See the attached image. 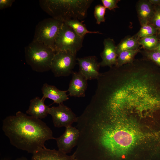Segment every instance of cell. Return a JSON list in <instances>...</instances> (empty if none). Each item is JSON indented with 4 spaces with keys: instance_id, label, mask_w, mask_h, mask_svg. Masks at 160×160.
I'll list each match as a JSON object with an SVG mask.
<instances>
[{
    "instance_id": "cell-1",
    "label": "cell",
    "mask_w": 160,
    "mask_h": 160,
    "mask_svg": "<svg viewBox=\"0 0 160 160\" xmlns=\"http://www.w3.org/2000/svg\"><path fill=\"white\" fill-rule=\"evenodd\" d=\"M2 129L12 145L32 154L45 147L46 141L55 139L51 129L41 119L20 111L4 119Z\"/></svg>"
},
{
    "instance_id": "cell-2",
    "label": "cell",
    "mask_w": 160,
    "mask_h": 160,
    "mask_svg": "<svg viewBox=\"0 0 160 160\" xmlns=\"http://www.w3.org/2000/svg\"><path fill=\"white\" fill-rule=\"evenodd\" d=\"M92 0H39L41 8L52 17L63 22L71 19H84Z\"/></svg>"
},
{
    "instance_id": "cell-3",
    "label": "cell",
    "mask_w": 160,
    "mask_h": 160,
    "mask_svg": "<svg viewBox=\"0 0 160 160\" xmlns=\"http://www.w3.org/2000/svg\"><path fill=\"white\" fill-rule=\"evenodd\" d=\"M55 52L51 48L33 40L25 48L26 63L33 71L40 73L51 70Z\"/></svg>"
},
{
    "instance_id": "cell-4",
    "label": "cell",
    "mask_w": 160,
    "mask_h": 160,
    "mask_svg": "<svg viewBox=\"0 0 160 160\" xmlns=\"http://www.w3.org/2000/svg\"><path fill=\"white\" fill-rule=\"evenodd\" d=\"M63 23L52 17L41 21L36 26L33 40L41 43L55 51L56 39Z\"/></svg>"
},
{
    "instance_id": "cell-5",
    "label": "cell",
    "mask_w": 160,
    "mask_h": 160,
    "mask_svg": "<svg viewBox=\"0 0 160 160\" xmlns=\"http://www.w3.org/2000/svg\"><path fill=\"white\" fill-rule=\"evenodd\" d=\"M84 39L63 23L56 39L55 50H68L76 53L82 47Z\"/></svg>"
},
{
    "instance_id": "cell-6",
    "label": "cell",
    "mask_w": 160,
    "mask_h": 160,
    "mask_svg": "<svg viewBox=\"0 0 160 160\" xmlns=\"http://www.w3.org/2000/svg\"><path fill=\"white\" fill-rule=\"evenodd\" d=\"M76 54L68 50L56 52L50 70L55 77L66 76L72 73L76 63Z\"/></svg>"
},
{
    "instance_id": "cell-7",
    "label": "cell",
    "mask_w": 160,
    "mask_h": 160,
    "mask_svg": "<svg viewBox=\"0 0 160 160\" xmlns=\"http://www.w3.org/2000/svg\"><path fill=\"white\" fill-rule=\"evenodd\" d=\"M49 114L52 116L54 126L57 128L72 126L78 119V117L71 109L63 103L57 106L49 107Z\"/></svg>"
},
{
    "instance_id": "cell-8",
    "label": "cell",
    "mask_w": 160,
    "mask_h": 160,
    "mask_svg": "<svg viewBox=\"0 0 160 160\" xmlns=\"http://www.w3.org/2000/svg\"><path fill=\"white\" fill-rule=\"evenodd\" d=\"M80 133L76 128L71 126L65 128L64 133L55 138L58 150L65 154L70 153L77 145Z\"/></svg>"
},
{
    "instance_id": "cell-9",
    "label": "cell",
    "mask_w": 160,
    "mask_h": 160,
    "mask_svg": "<svg viewBox=\"0 0 160 160\" xmlns=\"http://www.w3.org/2000/svg\"><path fill=\"white\" fill-rule=\"evenodd\" d=\"M76 60L79 67V72L87 80L98 79L100 74V65L95 56L78 58Z\"/></svg>"
},
{
    "instance_id": "cell-10",
    "label": "cell",
    "mask_w": 160,
    "mask_h": 160,
    "mask_svg": "<svg viewBox=\"0 0 160 160\" xmlns=\"http://www.w3.org/2000/svg\"><path fill=\"white\" fill-rule=\"evenodd\" d=\"M103 43L104 47L100 54L102 60L100 63V66H108L111 68L116 63L118 56L116 46L113 39L109 38L105 39Z\"/></svg>"
},
{
    "instance_id": "cell-11",
    "label": "cell",
    "mask_w": 160,
    "mask_h": 160,
    "mask_svg": "<svg viewBox=\"0 0 160 160\" xmlns=\"http://www.w3.org/2000/svg\"><path fill=\"white\" fill-rule=\"evenodd\" d=\"M68 91L71 97H84L87 87V80L79 72H73Z\"/></svg>"
},
{
    "instance_id": "cell-12",
    "label": "cell",
    "mask_w": 160,
    "mask_h": 160,
    "mask_svg": "<svg viewBox=\"0 0 160 160\" xmlns=\"http://www.w3.org/2000/svg\"><path fill=\"white\" fill-rule=\"evenodd\" d=\"M32 155L31 160H77L73 155H68L58 150L46 147Z\"/></svg>"
},
{
    "instance_id": "cell-13",
    "label": "cell",
    "mask_w": 160,
    "mask_h": 160,
    "mask_svg": "<svg viewBox=\"0 0 160 160\" xmlns=\"http://www.w3.org/2000/svg\"><path fill=\"white\" fill-rule=\"evenodd\" d=\"M45 99L36 97L31 99L26 113L34 118L41 119L45 118L49 114V107L44 103Z\"/></svg>"
},
{
    "instance_id": "cell-14",
    "label": "cell",
    "mask_w": 160,
    "mask_h": 160,
    "mask_svg": "<svg viewBox=\"0 0 160 160\" xmlns=\"http://www.w3.org/2000/svg\"><path fill=\"white\" fill-rule=\"evenodd\" d=\"M137 17L141 26L150 23L155 11L154 6L149 0L138 1L136 5Z\"/></svg>"
},
{
    "instance_id": "cell-15",
    "label": "cell",
    "mask_w": 160,
    "mask_h": 160,
    "mask_svg": "<svg viewBox=\"0 0 160 160\" xmlns=\"http://www.w3.org/2000/svg\"><path fill=\"white\" fill-rule=\"evenodd\" d=\"M44 99L48 98L52 100L54 103L58 104L63 103L69 99L66 94L68 90H61L55 86L47 83L44 84L41 89Z\"/></svg>"
},
{
    "instance_id": "cell-16",
    "label": "cell",
    "mask_w": 160,
    "mask_h": 160,
    "mask_svg": "<svg viewBox=\"0 0 160 160\" xmlns=\"http://www.w3.org/2000/svg\"><path fill=\"white\" fill-rule=\"evenodd\" d=\"M140 46L139 40L134 35L132 36H127L122 39L116 46L118 55L119 53L124 51L139 49Z\"/></svg>"
},
{
    "instance_id": "cell-17",
    "label": "cell",
    "mask_w": 160,
    "mask_h": 160,
    "mask_svg": "<svg viewBox=\"0 0 160 160\" xmlns=\"http://www.w3.org/2000/svg\"><path fill=\"white\" fill-rule=\"evenodd\" d=\"M64 23L73 29L79 36L82 38H84L87 33L102 34L98 31H88L82 22L78 20H69L64 21Z\"/></svg>"
},
{
    "instance_id": "cell-18",
    "label": "cell",
    "mask_w": 160,
    "mask_h": 160,
    "mask_svg": "<svg viewBox=\"0 0 160 160\" xmlns=\"http://www.w3.org/2000/svg\"><path fill=\"white\" fill-rule=\"evenodd\" d=\"M140 51V48L136 49L125 50L121 52L118 55L115 66L119 67L132 63L135 60L136 55Z\"/></svg>"
},
{
    "instance_id": "cell-19",
    "label": "cell",
    "mask_w": 160,
    "mask_h": 160,
    "mask_svg": "<svg viewBox=\"0 0 160 160\" xmlns=\"http://www.w3.org/2000/svg\"><path fill=\"white\" fill-rule=\"evenodd\" d=\"M160 42L156 35L149 36L139 40L140 45L144 49L153 50L157 46Z\"/></svg>"
},
{
    "instance_id": "cell-20",
    "label": "cell",
    "mask_w": 160,
    "mask_h": 160,
    "mask_svg": "<svg viewBox=\"0 0 160 160\" xmlns=\"http://www.w3.org/2000/svg\"><path fill=\"white\" fill-rule=\"evenodd\" d=\"M158 30L151 24L148 23L142 26L134 36L139 40L145 37L156 35Z\"/></svg>"
},
{
    "instance_id": "cell-21",
    "label": "cell",
    "mask_w": 160,
    "mask_h": 160,
    "mask_svg": "<svg viewBox=\"0 0 160 160\" xmlns=\"http://www.w3.org/2000/svg\"><path fill=\"white\" fill-rule=\"evenodd\" d=\"M145 58L160 67V52L154 50L144 49L140 52Z\"/></svg>"
},
{
    "instance_id": "cell-22",
    "label": "cell",
    "mask_w": 160,
    "mask_h": 160,
    "mask_svg": "<svg viewBox=\"0 0 160 160\" xmlns=\"http://www.w3.org/2000/svg\"><path fill=\"white\" fill-rule=\"evenodd\" d=\"M106 9L103 5L101 4H98L95 6L94 14L97 24L99 25L102 22H105V15Z\"/></svg>"
},
{
    "instance_id": "cell-23",
    "label": "cell",
    "mask_w": 160,
    "mask_h": 160,
    "mask_svg": "<svg viewBox=\"0 0 160 160\" xmlns=\"http://www.w3.org/2000/svg\"><path fill=\"white\" fill-rule=\"evenodd\" d=\"M154 15L150 23L158 30H160V6H154Z\"/></svg>"
},
{
    "instance_id": "cell-24",
    "label": "cell",
    "mask_w": 160,
    "mask_h": 160,
    "mask_svg": "<svg viewBox=\"0 0 160 160\" xmlns=\"http://www.w3.org/2000/svg\"><path fill=\"white\" fill-rule=\"evenodd\" d=\"M101 1L103 5L106 9H108L110 10H112L119 8L117 4L120 1L119 0H102Z\"/></svg>"
},
{
    "instance_id": "cell-25",
    "label": "cell",
    "mask_w": 160,
    "mask_h": 160,
    "mask_svg": "<svg viewBox=\"0 0 160 160\" xmlns=\"http://www.w3.org/2000/svg\"><path fill=\"white\" fill-rule=\"evenodd\" d=\"M15 1L14 0H0V9H2L10 7Z\"/></svg>"
},
{
    "instance_id": "cell-26",
    "label": "cell",
    "mask_w": 160,
    "mask_h": 160,
    "mask_svg": "<svg viewBox=\"0 0 160 160\" xmlns=\"http://www.w3.org/2000/svg\"><path fill=\"white\" fill-rule=\"evenodd\" d=\"M151 4L154 6H160V0H149Z\"/></svg>"
},
{
    "instance_id": "cell-27",
    "label": "cell",
    "mask_w": 160,
    "mask_h": 160,
    "mask_svg": "<svg viewBox=\"0 0 160 160\" xmlns=\"http://www.w3.org/2000/svg\"><path fill=\"white\" fill-rule=\"evenodd\" d=\"M15 160H29L28 159H27L26 158L22 156L20 157H19L18 158H17Z\"/></svg>"
},
{
    "instance_id": "cell-28",
    "label": "cell",
    "mask_w": 160,
    "mask_h": 160,
    "mask_svg": "<svg viewBox=\"0 0 160 160\" xmlns=\"http://www.w3.org/2000/svg\"><path fill=\"white\" fill-rule=\"evenodd\" d=\"M160 52V42L156 47L154 50Z\"/></svg>"
},
{
    "instance_id": "cell-29",
    "label": "cell",
    "mask_w": 160,
    "mask_h": 160,
    "mask_svg": "<svg viewBox=\"0 0 160 160\" xmlns=\"http://www.w3.org/2000/svg\"><path fill=\"white\" fill-rule=\"evenodd\" d=\"M159 39V42H160V38H159V39Z\"/></svg>"
}]
</instances>
